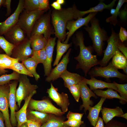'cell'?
<instances>
[{
	"instance_id": "bcb514c9",
	"label": "cell",
	"mask_w": 127,
	"mask_h": 127,
	"mask_svg": "<svg viewBox=\"0 0 127 127\" xmlns=\"http://www.w3.org/2000/svg\"><path fill=\"white\" fill-rule=\"evenodd\" d=\"M118 36L119 40L122 43L127 40V31L126 29L121 26Z\"/></svg>"
},
{
	"instance_id": "8fae6325",
	"label": "cell",
	"mask_w": 127,
	"mask_h": 127,
	"mask_svg": "<svg viewBox=\"0 0 127 127\" xmlns=\"http://www.w3.org/2000/svg\"><path fill=\"white\" fill-rule=\"evenodd\" d=\"M9 84L0 86V111L3 114L6 127H13L11 123L9 112Z\"/></svg>"
},
{
	"instance_id": "e0dca14e",
	"label": "cell",
	"mask_w": 127,
	"mask_h": 127,
	"mask_svg": "<svg viewBox=\"0 0 127 127\" xmlns=\"http://www.w3.org/2000/svg\"><path fill=\"white\" fill-rule=\"evenodd\" d=\"M4 35L7 40L14 45L18 44L27 38L24 31L17 24L8 29Z\"/></svg>"
},
{
	"instance_id": "ab89813d",
	"label": "cell",
	"mask_w": 127,
	"mask_h": 127,
	"mask_svg": "<svg viewBox=\"0 0 127 127\" xmlns=\"http://www.w3.org/2000/svg\"><path fill=\"white\" fill-rule=\"evenodd\" d=\"M68 88L75 100L78 102L80 97V90L79 84L70 86Z\"/></svg>"
},
{
	"instance_id": "b9f144b4",
	"label": "cell",
	"mask_w": 127,
	"mask_h": 127,
	"mask_svg": "<svg viewBox=\"0 0 127 127\" xmlns=\"http://www.w3.org/2000/svg\"><path fill=\"white\" fill-rule=\"evenodd\" d=\"M104 127H127V125L125 123L112 119L106 124Z\"/></svg>"
},
{
	"instance_id": "003e7915",
	"label": "cell",
	"mask_w": 127,
	"mask_h": 127,
	"mask_svg": "<svg viewBox=\"0 0 127 127\" xmlns=\"http://www.w3.org/2000/svg\"></svg>"
},
{
	"instance_id": "277c9868",
	"label": "cell",
	"mask_w": 127,
	"mask_h": 127,
	"mask_svg": "<svg viewBox=\"0 0 127 127\" xmlns=\"http://www.w3.org/2000/svg\"><path fill=\"white\" fill-rule=\"evenodd\" d=\"M45 12L39 10L30 12L24 9L20 14L17 24L24 31L28 39L36 22Z\"/></svg>"
},
{
	"instance_id": "f6af8a7d",
	"label": "cell",
	"mask_w": 127,
	"mask_h": 127,
	"mask_svg": "<svg viewBox=\"0 0 127 127\" xmlns=\"http://www.w3.org/2000/svg\"><path fill=\"white\" fill-rule=\"evenodd\" d=\"M39 10L45 11L50 9L49 0H39Z\"/></svg>"
},
{
	"instance_id": "9c48e42d",
	"label": "cell",
	"mask_w": 127,
	"mask_h": 127,
	"mask_svg": "<svg viewBox=\"0 0 127 127\" xmlns=\"http://www.w3.org/2000/svg\"><path fill=\"white\" fill-rule=\"evenodd\" d=\"M111 29V35L107 41V46L106 49L103 52L104 56L103 59L99 60V64L101 67L106 66L116 52L119 51L117 47V44L120 40L118 34L115 31L112 27Z\"/></svg>"
},
{
	"instance_id": "d6986e66",
	"label": "cell",
	"mask_w": 127,
	"mask_h": 127,
	"mask_svg": "<svg viewBox=\"0 0 127 127\" xmlns=\"http://www.w3.org/2000/svg\"><path fill=\"white\" fill-rule=\"evenodd\" d=\"M56 38V37L49 38L48 40L47 44L45 48L47 56L46 61L43 64L45 76H48L51 70L53 54Z\"/></svg>"
},
{
	"instance_id": "8d00e7d4",
	"label": "cell",
	"mask_w": 127,
	"mask_h": 127,
	"mask_svg": "<svg viewBox=\"0 0 127 127\" xmlns=\"http://www.w3.org/2000/svg\"><path fill=\"white\" fill-rule=\"evenodd\" d=\"M47 53L45 48L33 51L31 57L38 64L42 63L43 64L45 62L47 58Z\"/></svg>"
},
{
	"instance_id": "9a60e30c",
	"label": "cell",
	"mask_w": 127,
	"mask_h": 127,
	"mask_svg": "<svg viewBox=\"0 0 127 127\" xmlns=\"http://www.w3.org/2000/svg\"><path fill=\"white\" fill-rule=\"evenodd\" d=\"M19 80H14L8 84L10 87L8 97L9 107L10 110V120L13 127H17V122L15 117L16 111L18 109L16 104V92Z\"/></svg>"
},
{
	"instance_id": "7a4b0ae2",
	"label": "cell",
	"mask_w": 127,
	"mask_h": 127,
	"mask_svg": "<svg viewBox=\"0 0 127 127\" xmlns=\"http://www.w3.org/2000/svg\"><path fill=\"white\" fill-rule=\"evenodd\" d=\"M75 42L77 46H79L80 52L79 55L74 57L78 62L76 68L82 69L85 76H87L88 72L94 66L99 64V60L97 59V55H93V50L91 46L86 47L84 43V38L81 31L77 32L75 34Z\"/></svg>"
},
{
	"instance_id": "6f0895ef",
	"label": "cell",
	"mask_w": 127,
	"mask_h": 127,
	"mask_svg": "<svg viewBox=\"0 0 127 127\" xmlns=\"http://www.w3.org/2000/svg\"><path fill=\"white\" fill-rule=\"evenodd\" d=\"M119 117H121L125 118L126 120L127 119V113H126L125 114L120 116Z\"/></svg>"
},
{
	"instance_id": "ba28073f",
	"label": "cell",
	"mask_w": 127,
	"mask_h": 127,
	"mask_svg": "<svg viewBox=\"0 0 127 127\" xmlns=\"http://www.w3.org/2000/svg\"><path fill=\"white\" fill-rule=\"evenodd\" d=\"M28 108L42 112L53 114L59 116H61L65 113L61 109L56 107L48 99L37 100L31 98L28 105Z\"/></svg>"
},
{
	"instance_id": "52a82bcc",
	"label": "cell",
	"mask_w": 127,
	"mask_h": 127,
	"mask_svg": "<svg viewBox=\"0 0 127 127\" xmlns=\"http://www.w3.org/2000/svg\"><path fill=\"white\" fill-rule=\"evenodd\" d=\"M18 80L19 83L16 91V100L20 108L22 100L25 101L38 87L36 85L32 84L28 76L25 75L20 74Z\"/></svg>"
},
{
	"instance_id": "680465c9",
	"label": "cell",
	"mask_w": 127,
	"mask_h": 127,
	"mask_svg": "<svg viewBox=\"0 0 127 127\" xmlns=\"http://www.w3.org/2000/svg\"><path fill=\"white\" fill-rule=\"evenodd\" d=\"M56 1L60 5L64 4L65 2L64 0H57Z\"/></svg>"
},
{
	"instance_id": "cb8c5ba5",
	"label": "cell",
	"mask_w": 127,
	"mask_h": 127,
	"mask_svg": "<svg viewBox=\"0 0 127 127\" xmlns=\"http://www.w3.org/2000/svg\"><path fill=\"white\" fill-rule=\"evenodd\" d=\"M29 39L31 48L33 51L45 48L48 42V40L42 34L33 35L31 36Z\"/></svg>"
},
{
	"instance_id": "7c38bea8",
	"label": "cell",
	"mask_w": 127,
	"mask_h": 127,
	"mask_svg": "<svg viewBox=\"0 0 127 127\" xmlns=\"http://www.w3.org/2000/svg\"><path fill=\"white\" fill-rule=\"evenodd\" d=\"M97 13H90L85 17H79L76 20L68 21L66 26V29H67L68 32L67 33V38L63 43L67 44L70 38L74 32L82 26H86L88 25L91 20L95 17Z\"/></svg>"
},
{
	"instance_id": "7bdbcfd3",
	"label": "cell",
	"mask_w": 127,
	"mask_h": 127,
	"mask_svg": "<svg viewBox=\"0 0 127 127\" xmlns=\"http://www.w3.org/2000/svg\"><path fill=\"white\" fill-rule=\"evenodd\" d=\"M64 123L70 127H80L84 123L83 121H78L73 119H68Z\"/></svg>"
},
{
	"instance_id": "8992f818",
	"label": "cell",
	"mask_w": 127,
	"mask_h": 127,
	"mask_svg": "<svg viewBox=\"0 0 127 127\" xmlns=\"http://www.w3.org/2000/svg\"><path fill=\"white\" fill-rule=\"evenodd\" d=\"M118 69L113 65L111 61L105 66H95L90 70L88 74L90 76H99L104 78L107 80L113 77L118 78L122 80L127 79V75L120 73Z\"/></svg>"
},
{
	"instance_id": "60d3db41",
	"label": "cell",
	"mask_w": 127,
	"mask_h": 127,
	"mask_svg": "<svg viewBox=\"0 0 127 127\" xmlns=\"http://www.w3.org/2000/svg\"><path fill=\"white\" fill-rule=\"evenodd\" d=\"M0 58L8 67H8L11 65L15 63L19 62L18 59L12 58L6 54H0Z\"/></svg>"
},
{
	"instance_id": "ffe728a7",
	"label": "cell",
	"mask_w": 127,
	"mask_h": 127,
	"mask_svg": "<svg viewBox=\"0 0 127 127\" xmlns=\"http://www.w3.org/2000/svg\"><path fill=\"white\" fill-rule=\"evenodd\" d=\"M36 90L34 91L25 100L24 104L18 111L15 112V117L17 122V127H19L23 123H27V112L29 102L32 96L36 93Z\"/></svg>"
},
{
	"instance_id": "816d5d0a",
	"label": "cell",
	"mask_w": 127,
	"mask_h": 127,
	"mask_svg": "<svg viewBox=\"0 0 127 127\" xmlns=\"http://www.w3.org/2000/svg\"><path fill=\"white\" fill-rule=\"evenodd\" d=\"M51 6L55 10H60L62 9L61 5L56 1L51 4Z\"/></svg>"
},
{
	"instance_id": "83f0119b",
	"label": "cell",
	"mask_w": 127,
	"mask_h": 127,
	"mask_svg": "<svg viewBox=\"0 0 127 127\" xmlns=\"http://www.w3.org/2000/svg\"><path fill=\"white\" fill-rule=\"evenodd\" d=\"M51 114L49 119L40 127H70L64 123V119Z\"/></svg>"
},
{
	"instance_id": "44dd1931",
	"label": "cell",
	"mask_w": 127,
	"mask_h": 127,
	"mask_svg": "<svg viewBox=\"0 0 127 127\" xmlns=\"http://www.w3.org/2000/svg\"><path fill=\"white\" fill-rule=\"evenodd\" d=\"M106 99L101 97L99 102L93 107L90 106L88 110L89 113L87 118L89 120L91 124L94 127L95 126L98 120L100 112L102 109L103 103Z\"/></svg>"
},
{
	"instance_id": "4fadbf2b",
	"label": "cell",
	"mask_w": 127,
	"mask_h": 127,
	"mask_svg": "<svg viewBox=\"0 0 127 127\" xmlns=\"http://www.w3.org/2000/svg\"><path fill=\"white\" fill-rule=\"evenodd\" d=\"M86 79L83 76L78 83L80 90V97L83 102V104L80 107V109L82 110L84 108V111L85 114L88 107L93 104V102L90 100L91 97H92L96 98L97 97L95 94L87 86Z\"/></svg>"
},
{
	"instance_id": "4316f807",
	"label": "cell",
	"mask_w": 127,
	"mask_h": 127,
	"mask_svg": "<svg viewBox=\"0 0 127 127\" xmlns=\"http://www.w3.org/2000/svg\"><path fill=\"white\" fill-rule=\"evenodd\" d=\"M93 91L95 94L99 96L106 99L117 98L120 100V103L122 104L125 103L124 99L118 94L117 92L112 88H108L105 91L97 89Z\"/></svg>"
},
{
	"instance_id": "d4e9b609",
	"label": "cell",
	"mask_w": 127,
	"mask_h": 127,
	"mask_svg": "<svg viewBox=\"0 0 127 127\" xmlns=\"http://www.w3.org/2000/svg\"><path fill=\"white\" fill-rule=\"evenodd\" d=\"M82 77L77 73L70 72L66 70L60 77L63 79L65 86L68 88L70 86L78 84Z\"/></svg>"
},
{
	"instance_id": "f5cc1de1",
	"label": "cell",
	"mask_w": 127,
	"mask_h": 127,
	"mask_svg": "<svg viewBox=\"0 0 127 127\" xmlns=\"http://www.w3.org/2000/svg\"><path fill=\"white\" fill-rule=\"evenodd\" d=\"M94 127H104L103 120L101 117H99L97 123Z\"/></svg>"
},
{
	"instance_id": "3957f363",
	"label": "cell",
	"mask_w": 127,
	"mask_h": 127,
	"mask_svg": "<svg viewBox=\"0 0 127 127\" xmlns=\"http://www.w3.org/2000/svg\"><path fill=\"white\" fill-rule=\"evenodd\" d=\"M89 22L91 26L88 25L84 28L87 32L92 40L93 50L98 55L101 56L103 53L104 42L107 41L109 37L106 31L101 28L98 20L95 16Z\"/></svg>"
},
{
	"instance_id": "1f68e13d",
	"label": "cell",
	"mask_w": 127,
	"mask_h": 127,
	"mask_svg": "<svg viewBox=\"0 0 127 127\" xmlns=\"http://www.w3.org/2000/svg\"><path fill=\"white\" fill-rule=\"evenodd\" d=\"M71 43L64 44L61 42L60 40H58L56 46V56L53 64V66L57 65L58 64L62 56L71 46Z\"/></svg>"
},
{
	"instance_id": "5b68a950",
	"label": "cell",
	"mask_w": 127,
	"mask_h": 127,
	"mask_svg": "<svg viewBox=\"0 0 127 127\" xmlns=\"http://www.w3.org/2000/svg\"><path fill=\"white\" fill-rule=\"evenodd\" d=\"M52 10L43 14L35 24L31 34V36L36 34H42L48 40L51 35L54 34L55 31L51 23Z\"/></svg>"
},
{
	"instance_id": "836d02e7",
	"label": "cell",
	"mask_w": 127,
	"mask_h": 127,
	"mask_svg": "<svg viewBox=\"0 0 127 127\" xmlns=\"http://www.w3.org/2000/svg\"><path fill=\"white\" fill-rule=\"evenodd\" d=\"M20 75V74L13 71L11 74H5L0 76V86L8 84L12 80H18Z\"/></svg>"
},
{
	"instance_id": "484cf974",
	"label": "cell",
	"mask_w": 127,
	"mask_h": 127,
	"mask_svg": "<svg viewBox=\"0 0 127 127\" xmlns=\"http://www.w3.org/2000/svg\"><path fill=\"white\" fill-rule=\"evenodd\" d=\"M51 114L41 112L30 110L28 108L27 117L28 119L34 120L40 123L42 125L46 122L49 118Z\"/></svg>"
},
{
	"instance_id": "d6a6232c",
	"label": "cell",
	"mask_w": 127,
	"mask_h": 127,
	"mask_svg": "<svg viewBox=\"0 0 127 127\" xmlns=\"http://www.w3.org/2000/svg\"><path fill=\"white\" fill-rule=\"evenodd\" d=\"M8 69L12 70L20 74L25 75L31 77H34L22 63L19 62L15 63L9 67Z\"/></svg>"
},
{
	"instance_id": "be15d7a7",
	"label": "cell",
	"mask_w": 127,
	"mask_h": 127,
	"mask_svg": "<svg viewBox=\"0 0 127 127\" xmlns=\"http://www.w3.org/2000/svg\"><path fill=\"white\" fill-rule=\"evenodd\" d=\"M123 70L124 73L127 75V66L124 68Z\"/></svg>"
},
{
	"instance_id": "ee69618b",
	"label": "cell",
	"mask_w": 127,
	"mask_h": 127,
	"mask_svg": "<svg viewBox=\"0 0 127 127\" xmlns=\"http://www.w3.org/2000/svg\"><path fill=\"white\" fill-rule=\"evenodd\" d=\"M84 114L74 113L69 111L67 115V118L68 119H73L80 121H82V118Z\"/></svg>"
},
{
	"instance_id": "f546056e",
	"label": "cell",
	"mask_w": 127,
	"mask_h": 127,
	"mask_svg": "<svg viewBox=\"0 0 127 127\" xmlns=\"http://www.w3.org/2000/svg\"><path fill=\"white\" fill-rule=\"evenodd\" d=\"M116 1V0H113L111 3L107 5L105 4L103 1H100L96 6L90 8L87 10L82 11V13L84 16L88 13L101 12L105 9H111L115 5V2Z\"/></svg>"
},
{
	"instance_id": "11a10c76",
	"label": "cell",
	"mask_w": 127,
	"mask_h": 127,
	"mask_svg": "<svg viewBox=\"0 0 127 127\" xmlns=\"http://www.w3.org/2000/svg\"><path fill=\"white\" fill-rule=\"evenodd\" d=\"M8 69V67L5 65L2 60L0 58V69L6 70Z\"/></svg>"
},
{
	"instance_id": "681fc988",
	"label": "cell",
	"mask_w": 127,
	"mask_h": 127,
	"mask_svg": "<svg viewBox=\"0 0 127 127\" xmlns=\"http://www.w3.org/2000/svg\"><path fill=\"white\" fill-rule=\"evenodd\" d=\"M28 127H40L42 124L37 121L28 119L27 122Z\"/></svg>"
},
{
	"instance_id": "e575fe53",
	"label": "cell",
	"mask_w": 127,
	"mask_h": 127,
	"mask_svg": "<svg viewBox=\"0 0 127 127\" xmlns=\"http://www.w3.org/2000/svg\"><path fill=\"white\" fill-rule=\"evenodd\" d=\"M127 2V0H119L116 7L115 12L111 16L106 19V22H110L114 26H115L118 22L117 18L118 16L119 11L124 3Z\"/></svg>"
},
{
	"instance_id": "603a6c76",
	"label": "cell",
	"mask_w": 127,
	"mask_h": 127,
	"mask_svg": "<svg viewBox=\"0 0 127 127\" xmlns=\"http://www.w3.org/2000/svg\"><path fill=\"white\" fill-rule=\"evenodd\" d=\"M102 119L106 124L115 117H118L123 114L122 108L117 107L115 108H110L103 107L101 111Z\"/></svg>"
},
{
	"instance_id": "ac0fdd59",
	"label": "cell",
	"mask_w": 127,
	"mask_h": 127,
	"mask_svg": "<svg viewBox=\"0 0 127 127\" xmlns=\"http://www.w3.org/2000/svg\"><path fill=\"white\" fill-rule=\"evenodd\" d=\"M70 48L65 55L64 56L60 62L54 68L52 69L46 79V81L48 82L54 81L60 78L61 75L67 70V65L69 62V58L71 51Z\"/></svg>"
},
{
	"instance_id": "f35d334b",
	"label": "cell",
	"mask_w": 127,
	"mask_h": 127,
	"mask_svg": "<svg viewBox=\"0 0 127 127\" xmlns=\"http://www.w3.org/2000/svg\"><path fill=\"white\" fill-rule=\"evenodd\" d=\"M117 87L116 91L120 94V96L124 99L125 103L127 101V84H119L115 82H113Z\"/></svg>"
},
{
	"instance_id": "03108f58",
	"label": "cell",
	"mask_w": 127,
	"mask_h": 127,
	"mask_svg": "<svg viewBox=\"0 0 127 127\" xmlns=\"http://www.w3.org/2000/svg\"><path fill=\"white\" fill-rule=\"evenodd\" d=\"M4 51L1 48H0V54L2 53Z\"/></svg>"
},
{
	"instance_id": "4dcf8cb0",
	"label": "cell",
	"mask_w": 127,
	"mask_h": 127,
	"mask_svg": "<svg viewBox=\"0 0 127 127\" xmlns=\"http://www.w3.org/2000/svg\"><path fill=\"white\" fill-rule=\"evenodd\" d=\"M29 71L33 75L36 81H37L40 78L37 72L36 68L38 64L32 58L30 57L21 61Z\"/></svg>"
},
{
	"instance_id": "91938a15",
	"label": "cell",
	"mask_w": 127,
	"mask_h": 127,
	"mask_svg": "<svg viewBox=\"0 0 127 127\" xmlns=\"http://www.w3.org/2000/svg\"><path fill=\"white\" fill-rule=\"evenodd\" d=\"M115 9L112 8L110 9V13L112 15L114 14L115 12Z\"/></svg>"
},
{
	"instance_id": "2e32d148",
	"label": "cell",
	"mask_w": 127,
	"mask_h": 127,
	"mask_svg": "<svg viewBox=\"0 0 127 127\" xmlns=\"http://www.w3.org/2000/svg\"><path fill=\"white\" fill-rule=\"evenodd\" d=\"M24 0H19L13 13L4 21H0V36L4 35L8 29L17 24L20 14L24 9Z\"/></svg>"
},
{
	"instance_id": "d590c367",
	"label": "cell",
	"mask_w": 127,
	"mask_h": 127,
	"mask_svg": "<svg viewBox=\"0 0 127 127\" xmlns=\"http://www.w3.org/2000/svg\"><path fill=\"white\" fill-rule=\"evenodd\" d=\"M14 45L9 42L3 36H0V47L6 54L11 56Z\"/></svg>"
},
{
	"instance_id": "6da1fadb",
	"label": "cell",
	"mask_w": 127,
	"mask_h": 127,
	"mask_svg": "<svg viewBox=\"0 0 127 127\" xmlns=\"http://www.w3.org/2000/svg\"><path fill=\"white\" fill-rule=\"evenodd\" d=\"M83 16L82 11L78 10L75 4L72 7L62 8L60 10L54 9L52 10V23L54 30L55 37L63 43L67 36L66 30L67 23Z\"/></svg>"
},
{
	"instance_id": "db71d44e",
	"label": "cell",
	"mask_w": 127,
	"mask_h": 127,
	"mask_svg": "<svg viewBox=\"0 0 127 127\" xmlns=\"http://www.w3.org/2000/svg\"><path fill=\"white\" fill-rule=\"evenodd\" d=\"M4 115L0 111V127H5L4 123Z\"/></svg>"
},
{
	"instance_id": "5bb4252c",
	"label": "cell",
	"mask_w": 127,
	"mask_h": 127,
	"mask_svg": "<svg viewBox=\"0 0 127 127\" xmlns=\"http://www.w3.org/2000/svg\"><path fill=\"white\" fill-rule=\"evenodd\" d=\"M58 91V88H55L51 83V87L48 89L47 93L49 97L61 108L62 111L65 113L68 111L70 104L68 96L67 94L64 92L60 94Z\"/></svg>"
},
{
	"instance_id": "f1b7e54d",
	"label": "cell",
	"mask_w": 127,
	"mask_h": 127,
	"mask_svg": "<svg viewBox=\"0 0 127 127\" xmlns=\"http://www.w3.org/2000/svg\"><path fill=\"white\" fill-rule=\"evenodd\" d=\"M113 65L117 69H123L127 66V58L119 51H117L112 57Z\"/></svg>"
},
{
	"instance_id": "7dc6e473",
	"label": "cell",
	"mask_w": 127,
	"mask_h": 127,
	"mask_svg": "<svg viewBox=\"0 0 127 127\" xmlns=\"http://www.w3.org/2000/svg\"><path fill=\"white\" fill-rule=\"evenodd\" d=\"M121 21H126L127 18V6H125L123 9L120 10L118 16Z\"/></svg>"
},
{
	"instance_id": "6125c7cd",
	"label": "cell",
	"mask_w": 127,
	"mask_h": 127,
	"mask_svg": "<svg viewBox=\"0 0 127 127\" xmlns=\"http://www.w3.org/2000/svg\"><path fill=\"white\" fill-rule=\"evenodd\" d=\"M5 0H0V8L3 5Z\"/></svg>"
},
{
	"instance_id": "74e56055",
	"label": "cell",
	"mask_w": 127,
	"mask_h": 127,
	"mask_svg": "<svg viewBox=\"0 0 127 127\" xmlns=\"http://www.w3.org/2000/svg\"><path fill=\"white\" fill-rule=\"evenodd\" d=\"M24 9L30 12L39 10V0H24Z\"/></svg>"
},
{
	"instance_id": "9f6ffc18",
	"label": "cell",
	"mask_w": 127,
	"mask_h": 127,
	"mask_svg": "<svg viewBox=\"0 0 127 127\" xmlns=\"http://www.w3.org/2000/svg\"><path fill=\"white\" fill-rule=\"evenodd\" d=\"M8 72V71L6 70H1L0 69V76L5 74Z\"/></svg>"
},
{
	"instance_id": "e7e4bbea",
	"label": "cell",
	"mask_w": 127,
	"mask_h": 127,
	"mask_svg": "<svg viewBox=\"0 0 127 127\" xmlns=\"http://www.w3.org/2000/svg\"><path fill=\"white\" fill-rule=\"evenodd\" d=\"M80 127H86V125L85 123H84L82 124Z\"/></svg>"
},
{
	"instance_id": "f907efd6",
	"label": "cell",
	"mask_w": 127,
	"mask_h": 127,
	"mask_svg": "<svg viewBox=\"0 0 127 127\" xmlns=\"http://www.w3.org/2000/svg\"><path fill=\"white\" fill-rule=\"evenodd\" d=\"M11 0H5V1L3 5L7 8V13L6 16H8L11 14Z\"/></svg>"
},
{
	"instance_id": "7402d4cb",
	"label": "cell",
	"mask_w": 127,
	"mask_h": 127,
	"mask_svg": "<svg viewBox=\"0 0 127 127\" xmlns=\"http://www.w3.org/2000/svg\"><path fill=\"white\" fill-rule=\"evenodd\" d=\"M90 79H86L87 84L89 85L90 89L94 91L98 89H103L105 88H111L116 91L118 89L113 83L106 82L101 80L96 79L94 77L91 76Z\"/></svg>"
},
{
	"instance_id": "94428289",
	"label": "cell",
	"mask_w": 127,
	"mask_h": 127,
	"mask_svg": "<svg viewBox=\"0 0 127 127\" xmlns=\"http://www.w3.org/2000/svg\"><path fill=\"white\" fill-rule=\"evenodd\" d=\"M19 127H28L27 123H23Z\"/></svg>"
},
{
	"instance_id": "30bf717a",
	"label": "cell",
	"mask_w": 127,
	"mask_h": 127,
	"mask_svg": "<svg viewBox=\"0 0 127 127\" xmlns=\"http://www.w3.org/2000/svg\"><path fill=\"white\" fill-rule=\"evenodd\" d=\"M33 51L31 48L29 39L27 38L18 44L14 45L11 57L18 59L19 61H22L31 57Z\"/></svg>"
},
{
	"instance_id": "c3c4849f",
	"label": "cell",
	"mask_w": 127,
	"mask_h": 127,
	"mask_svg": "<svg viewBox=\"0 0 127 127\" xmlns=\"http://www.w3.org/2000/svg\"><path fill=\"white\" fill-rule=\"evenodd\" d=\"M117 47L120 51L127 58V48L125 45L121 42L120 40L117 44Z\"/></svg>"
}]
</instances>
